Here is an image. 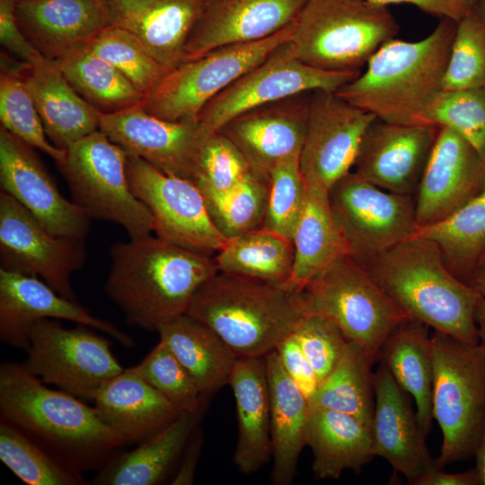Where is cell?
Segmentation results:
<instances>
[{
	"instance_id": "cell-31",
	"label": "cell",
	"mask_w": 485,
	"mask_h": 485,
	"mask_svg": "<svg viewBox=\"0 0 485 485\" xmlns=\"http://www.w3.org/2000/svg\"><path fill=\"white\" fill-rule=\"evenodd\" d=\"M270 401L271 482L291 485L306 445L309 403L285 371L276 350L265 356Z\"/></svg>"
},
{
	"instance_id": "cell-8",
	"label": "cell",
	"mask_w": 485,
	"mask_h": 485,
	"mask_svg": "<svg viewBox=\"0 0 485 485\" xmlns=\"http://www.w3.org/2000/svg\"><path fill=\"white\" fill-rule=\"evenodd\" d=\"M303 293L309 313L331 320L374 363L389 334L410 318L349 254L323 269Z\"/></svg>"
},
{
	"instance_id": "cell-15",
	"label": "cell",
	"mask_w": 485,
	"mask_h": 485,
	"mask_svg": "<svg viewBox=\"0 0 485 485\" xmlns=\"http://www.w3.org/2000/svg\"><path fill=\"white\" fill-rule=\"evenodd\" d=\"M85 260L84 239L54 235L1 190L0 269L37 277L62 296L75 300L71 276Z\"/></svg>"
},
{
	"instance_id": "cell-7",
	"label": "cell",
	"mask_w": 485,
	"mask_h": 485,
	"mask_svg": "<svg viewBox=\"0 0 485 485\" xmlns=\"http://www.w3.org/2000/svg\"><path fill=\"white\" fill-rule=\"evenodd\" d=\"M432 414L442 432L436 465L474 456L485 418V345L433 330Z\"/></svg>"
},
{
	"instance_id": "cell-36",
	"label": "cell",
	"mask_w": 485,
	"mask_h": 485,
	"mask_svg": "<svg viewBox=\"0 0 485 485\" xmlns=\"http://www.w3.org/2000/svg\"><path fill=\"white\" fill-rule=\"evenodd\" d=\"M218 271L287 284L292 275V239L259 227L228 238L215 254Z\"/></svg>"
},
{
	"instance_id": "cell-46",
	"label": "cell",
	"mask_w": 485,
	"mask_h": 485,
	"mask_svg": "<svg viewBox=\"0 0 485 485\" xmlns=\"http://www.w3.org/2000/svg\"><path fill=\"white\" fill-rule=\"evenodd\" d=\"M300 154L281 161L271 172L269 197L261 227L292 239L307 192Z\"/></svg>"
},
{
	"instance_id": "cell-26",
	"label": "cell",
	"mask_w": 485,
	"mask_h": 485,
	"mask_svg": "<svg viewBox=\"0 0 485 485\" xmlns=\"http://www.w3.org/2000/svg\"><path fill=\"white\" fill-rule=\"evenodd\" d=\"M110 25L134 34L168 70L182 61L207 0H106Z\"/></svg>"
},
{
	"instance_id": "cell-25",
	"label": "cell",
	"mask_w": 485,
	"mask_h": 485,
	"mask_svg": "<svg viewBox=\"0 0 485 485\" xmlns=\"http://www.w3.org/2000/svg\"><path fill=\"white\" fill-rule=\"evenodd\" d=\"M18 24L46 58L88 46L110 25L106 0H20Z\"/></svg>"
},
{
	"instance_id": "cell-54",
	"label": "cell",
	"mask_w": 485,
	"mask_h": 485,
	"mask_svg": "<svg viewBox=\"0 0 485 485\" xmlns=\"http://www.w3.org/2000/svg\"><path fill=\"white\" fill-rule=\"evenodd\" d=\"M411 485H480L475 468L462 472H447L434 466L415 478Z\"/></svg>"
},
{
	"instance_id": "cell-41",
	"label": "cell",
	"mask_w": 485,
	"mask_h": 485,
	"mask_svg": "<svg viewBox=\"0 0 485 485\" xmlns=\"http://www.w3.org/2000/svg\"><path fill=\"white\" fill-rule=\"evenodd\" d=\"M1 127L49 157L57 164L66 157V149L53 145L45 131L35 102L26 86L22 72L5 68L0 75Z\"/></svg>"
},
{
	"instance_id": "cell-20",
	"label": "cell",
	"mask_w": 485,
	"mask_h": 485,
	"mask_svg": "<svg viewBox=\"0 0 485 485\" xmlns=\"http://www.w3.org/2000/svg\"><path fill=\"white\" fill-rule=\"evenodd\" d=\"M306 93L250 109L218 130L237 147L257 177L269 181L281 161L300 154L309 114Z\"/></svg>"
},
{
	"instance_id": "cell-53",
	"label": "cell",
	"mask_w": 485,
	"mask_h": 485,
	"mask_svg": "<svg viewBox=\"0 0 485 485\" xmlns=\"http://www.w3.org/2000/svg\"><path fill=\"white\" fill-rule=\"evenodd\" d=\"M202 443L203 433L202 430L198 428L190 436L181 454L178 470L173 475L170 484L191 485L193 483Z\"/></svg>"
},
{
	"instance_id": "cell-38",
	"label": "cell",
	"mask_w": 485,
	"mask_h": 485,
	"mask_svg": "<svg viewBox=\"0 0 485 485\" xmlns=\"http://www.w3.org/2000/svg\"><path fill=\"white\" fill-rule=\"evenodd\" d=\"M53 61L74 89L101 113L116 112L141 101L143 94L131 82L88 46Z\"/></svg>"
},
{
	"instance_id": "cell-55",
	"label": "cell",
	"mask_w": 485,
	"mask_h": 485,
	"mask_svg": "<svg viewBox=\"0 0 485 485\" xmlns=\"http://www.w3.org/2000/svg\"><path fill=\"white\" fill-rule=\"evenodd\" d=\"M474 456L476 459L474 468L478 475L479 484L485 485V418Z\"/></svg>"
},
{
	"instance_id": "cell-56",
	"label": "cell",
	"mask_w": 485,
	"mask_h": 485,
	"mask_svg": "<svg viewBox=\"0 0 485 485\" xmlns=\"http://www.w3.org/2000/svg\"><path fill=\"white\" fill-rule=\"evenodd\" d=\"M467 284L481 295L485 296V254L479 260Z\"/></svg>"
},
{
	"instance_id": "cell-1",
	"label": "cell",
	"mask_w": 485,
	"mask_h": 485,
	"mask_svg": "<svg viewBox=\"0 0 485 485\" xmlns=\"http://www.w3.org/2000/svg\"><path fill=\"white\" fill-rule=\"evenodd\" d=\"M110 257L105 293L128 324L149 331L185 314L198 288L218 272L213 256L152 235L114 242Z\"/></svg>"
},
{
	"instance_id": "cell-51",
	"label": "cell",
	"mask_w": 485,
	"mask_h": 485,
	"mask_svg": "<svg viewBox=\"0 0 485 485\" xmlns=\"http://www.w3.org/2000/svg\"><path fill=\"white\" fill-rule=\"evenodd\" d=\"M276 351L285 371L309 403L319 387V382L312 365L293 334L282 340Z\"/></svg>"
},
{
	"instance_id": "cell-4",
	"label": "cell",
	"mask_w": 485,
	"mask_h": 485,
	"mask_svg": "<svg viewBox=\"0 0 485 485\" xmlns=\"http://www.w3.org/2000/svg\"><path fill=\"white\" fill-rule=\"evenodd\" d=\"M363 266L410 319L461 341L480 342L475 309L481 295L451 272L433 241L411 236Z\"/></svg>"
},
{
	"instance_id": "cell-2",
	"label": "cell",
	"mask_w": 485,
	"mask_h": 485,
	"mask_svg": "<svg viewBox=\"0 0 485 485\" xmlns=\"http://www.w3.org/2000/svg\"><path fill=\"white\" fill-rule=\"evenodd\" d=\"M1 419L12 423L72 469H101L125 445L95 407L48 388L23 364L0 366Z\"/></svg>"
},
{
	"instance_id": "cell-39",
	"label": "cell",
	"mask_w": 485,
	"mask_h": 485,
	"mask_svg": "<svg viewBox=\"0 0 485 485\" xmlns=\"http://www.w3.org/2000/svg\"><path fill=\"white\" fill-rule=\"evenodd\" d=\"M374 364L358 346L347 341L337 365L309 401V408L343 412L371 428L375 400Z\"/></svg>"
},
{
	"instance_id": "cell-30",
	"label": "cell",
	"mask_w": 485,
	"mask_h": 485,
	"mask_svg": "<svg viewBox=\"0 0 485 485\" xmlns=\"http://www.w3.org/2000/svg\"><path fill=\"white\" fill-rule=\"evenodd\" d=\"M22 77L46 134L57 147L66 149L99 129L101 112L74 89L53 60L28 65Z\"/></svg>"
},
{
	"instance_id": "cell-48",
	"label": "cell",
	"mask_w": 485,
	"mask_h": 485,
	"mask_svg": "<svg viewBox=\"0 0 485 485\" xmlns=\"http://www.w3.org/2000/svg\"><path fill=\"white\" fill-rule=\"evenodd\" d=\"M251 172L237 147L216 131L207 138L202 146L194 183L207 201L234 189Z\"/></svg>"
},
{
	"instance_id": "cell-52",
	"label": "cell",
	"mask_w": 485,
	"mask_h": 485,
	"mask_svg": "<svg viewBox=\"0 0 485 485\" xmlns=\"http://www.w3.org/2000/svg\"><path fill=\"white\" fill-rule=\"evenodd\" d=\"M387 6L391 4H410L429 14L448 18L456 22L463 19L480 0H368Z\"/></svg>"
},
{
	"instance_id": "cell-40",
	"label": "cell",
	"mask_w": 485,
	"mask_h": 485,
	"mask_svg": "<svg viewBox=\"0 0 485 485\" xmlns=\"http://www.w3.org/2000/svg\"><path fill=\"white\" fill-rule=\"evenodd\" d=\"M0 459L29 485H82L81 472L72 469L22 429L1 419Z\"/></svg>"
},
{
	"instance_id": "cell-34",
	"label": "cell",
	"mask_w": 485,
	"mask_h": 485,
	"mask_svg": "<svg viewBox=\"0 0 485 485\" xmlns=\"http://www.w3.org/2000/svg\"><path fill=\"white\" fill-rule=\"evenodd\" d=\"M156 331L203 395L211 397L229 384L238 357L208 328L185 313L161 324Z\"/></svg>"
},
{
	"instance_id": "cell-50",
	"label": "cell",
	"mask_w": 485,
	"mask_h": 485,
	"mask_svg": "<svg viewBox=\"0 0 485 485\" xmlns=\"http://www.w3.org/2000/svg\"><path fill=\"white\" fill-rule=\"evenodd\" d=\"M20 0H0V42L10 54L21 62L33 65L44 57L22 33L17 20Z\"/></svg>"
},
{
	"instance_id": "cell-35",
	"label": "cell",
	"mask_w": 485,
	"mask_h": 485,
	"mask_svg": "<svg viewBox=\"0 0 485 485\" xmlns=\"http://www.w3.org/2000/svg\"><path fill=\"white\" fill-rule=\"evenodd\" d=\"M292 241L293 272L286 284L296 290L304 287L337 258L348 254L347 244L332 216L328 191L307 188L305 202Z\"/></svg>"
},
{
	"instance_id": "cell-10",
	"label": "cell",
	"mask_w": 485,
	"mask_h": 485,
	"mask_svg": "<svg viewBox=\"0 0 485 485\" xmlns=\"http://www.w3.org/2000/svg\"><path fill=\"white\" fill-rule=\"evenodd\" d=\"M295 22L261 40L217 48L170 68L139 105L171 121L197 120L204 107L292 38Z\"/></svg>"
},
{
	"instance_id": "cell-11",
	"label": "cell",
	"mask_w": 485,
	"mask_h": 485,
	"mask_svg": "<svg viewBox=\"0 0 485 485\" xmlns=\"http://www.w3.org/2000/svg\"><path fill=\"white\" fill-rule=\"evenodd\" d=\"M26 352L22 364L29 372L85 401H93L101 386L124 370L108 339L88 326L66 328L54 319L33 325Z\"/></svg>"
},
{
	"instance_id": "cell-32",
	"label": "cell",
	"mask_w": 485,
	"mask_h": 485,
	"mask_svg": "<svg viewBox=\"0 0 485 485\" xmlns=\"http://www.w3.org/2000/svg\"><path fill=\"white\" fill-rule=\"evenodd\" d=\"M306 445L316 479H338L345 470L358 472L375 457L371 428L329 409L309 408Z\"/></svg>"
},
{
	"instance_id": "cell-6",
	"label": "cell",
	"mask_w": 485,
	"mask_h": 485,
	"mask_svg": "<svg viewBox=\"0 0 485 485\" xmlns=\"http://www.w3.org/2000/svg\"><path fill=\"white\" fill-rule=\"evenodd\" d=\"M398 30L387 6L368 0H308L288 42L295 56L308 66L354 72Z\"/></svg>"
},
{
	"instance_id": "cell-42",
	"label": "cell",
	"mask_w": 485,
	"mask_h": 485,
	"mask_svg": "<svg viewBox=\"0 0 485 485\" xmlns=\"http://www.w3.org/2000/svg\"><path fill=\"white\" fill-rule=\"evenodd\" d=\"M485 88V0L457 22L443 91Z\"/></svg>"
},
{
	"instance_id": "cell-45",
	"label": "cell",
	"mask_w": 485,
	"mask_h": 485,
	"mask_svg": "<svg viewBox=\"0 0 485 485\" xmlns=\"http://www.w3.org/2000/svg\"><path fill=\"white\" fill-rule=\"evenodd\" d=\"M268 197L269 181L251 172L234 189L206 203L213 222L228 239L261 227Z\"/></svg>"
},
{
	"instance_id": "cell-27",
	"label": "cell",
	"mask_w": 485,
	"mask_h": 485,
	"mask_svg": "<svg viewBox=\"0 0 485 485\" xmlns=\"http://www.w3.org/2000/svg\"><path fill=\"white\" fill-rule=\"evenodd\" d=\"M93 401L101 418L125 445L140 443L181 413L133 366L105 382Z\"/></svg>"
},
{
	"instance_id": "cell-13",
	"label": "cell",
	"mask_w": 485,
	"mask_h": 485,
	"mask_svg": "<svg viewBox=\"0 0 485 485\" xmlns=\"http://www.w3.org/2000/svg\"><path fill=\"white\" fill-rule=\"evenodd\" d=\"M127 174L133 193L151 212L155 236L208 256L224 246L227 238L213 222L194 182L165 173L129 154Z\"/></svg>"
},
{
	"instance_id": "cell-37",
	"label": "cell",
	"mask_w": 485,
	"mask_h": 485,
	"mask_svg": "<svg viewBox=\"0 0 485 485\" xmlns=\"http://www.w3.org/2000/svg\"><path fill=\"white\" fill-rule=\"evenodd\" d=\"M414 235L433 241L451 272L467 283L485 254V187L446 217L418 227Z\"/></svg>"
},
{
	"instance_id": "cell-43",
	"label": "cell",
	"mask_w": 485,
	"mask_h": 485,
	"mask_svg": "<svg viewBox=\"0 0 485 485\" xmlns=\"http://www.w3.org/2000/svg\"><path fill=\"white\" fill-rule=\"evenodd\" d=\"M419 123L453 129L485 160V88L441 90L427 105Z\"/></svg>"
},
{
	"instance_id": "cell-44",
	"label": "cell",
	"mask_w": 485,
	"mask_h": 485,
	"mask_svg": "<svg viewBox=\"0 0 485 485\" xmlns=\"http://www.w3.org/2000/svg\"><path fill=\"white\" fill-rule=\"evenodd\" d=\"M88 47L120 71L142 94L168 71L134 34L118 26L104 29Z\"/></svg>"
},
{
	"instance_id": "cell-12",
	"label": "cell",
	"mask_w": 485,
	"mask_h": 485,
	"mask_svg": "<svg viewBox=\"0 0 485 485\" xmlns=\"http://www.w3.org/2000/svg\"><path fill=\"white\" fill-rule=\"evenodd\" d=\"M328 197L348 254L362 265L418 228L414 196L383 190L352 171L332 185Z\"/></svg>"
},
{
	"instance_id": "cell-24",
	"label": "cell",
	"mask_w": 485,
	"mask_h": 485,
	"mask_svg": "<svg viewBox=\"0 0 485 485\" xmlns=\"http://www.w3.org/2000/svg\"><path fill=\"white\" fill-rule=\"evenodd\" d=\"M375 410L371 424L373 452L384 458L393 473L410 483L436 465L407 393L380 362L374 373Z\"/></svg>"
},
{
	"instance_id": "cell-18",
	"label": "cell",
	"mask_w": 485,
	"mask_h": 485,
	"mask_svg": "<svg viewBox=\"0 0 485 485\" xmlns=\"http://www.w3.org/2000/svg\"><path fill=\"white\" fill-rule=\"evenodd\" d=\"M0 183L48 232L84 239L90 217L58 190L34 148L0 127Z\"/></svg>"
},
{
	"instance_id": "cell-33",
	"label": "cell",
	"mask_w": 485,
	"mask_h": 485,
	"mask_svg": "<svg viewBox=\"0 0 485 485\" xmlns=\"http://www.w3.org/2000/svg\"><path fill=\"white\" fill-rule=\"evenodd\" d=\"M429 327L407 319L386 338L378 359L416 404L419 424L426 435L432 428L433 359Z\"/></svg>"
},
{
	"instance_id": "cell-16",
	"label": "cell",
	"mask_w": 485,
	"mask_h": 485,
	"mask_svg": "<svg viewBox=\"0 0 485 485\" xmlns=\"http://www.w3.org/2000/svg\"><path fill=\"white\" fill-rule=\"evenodd\" d=\"M376 119L333 92H312L299 157L306 187L329 191L351 172L362 138Z\"/></svg>"
},
{
	"instance_id": "cell-22",
	"label": "cell",
	"mask_w": 485,
	"mask_h": 485,
	"mask_svg": "<svg viewBox=\"0 0 485 485\" xmlns=\"http://www.w3.org/2000/svg\"><path fill=\"white\" fill-rule=\"evenodd\" d=\"M45 319L71 321L101 331L125 347L134 346L129 335L39 278L0 269V340L27 351L31 328Z\"/></svg>"
},
{
	"instance_id": "cell-5",
	"label": "cell",
	"mask_w": 485,
	"mask_h": 485,
	"mask_svg": "<svg viewBox=\"0 0 485 485\" xmlns=\"http://www.w3.org/2000/svg\"><path fill=\"white\" fill-rule=\"evenodd\" d=\"M456 27V22L441 18L419 41H386L370 57L366 72L335 93L381 120L420 124V115L442 90Z\"/></svg>"
},
{
	"instance_id": "cell-21",
	"label": "cell",
	"mask_w": 485,
	"mask_h": 485,
	"mask_svg": "<svg viewBox=\"0 0 485 485\" xmlns=\"http://www.w3.org/2000/svg\"><path fill=\"white\" fill-rule=\"evenodd\" d=\"M485 187V160L463 137L440 127L414 195L418 227L442 220Z\"/></svg>"
},
{
	"instance_id": "cell-3",
	"label": "cell",
	"mask_w": 485,
	"mask_h": 485,
	"mask_svg": "<svg viewBox=\"0 0 485 485\" xmlns=\"http://www.w3.org/2000/svg\"><path fill=\"white\" fill-rule=\"evenodd\" d=\"M186 313L239 358L276 350L310 313L303 290L218 271L198 288Z\"/></svg>"
},
{
	"instance_id": "cell-49",
	"label": "cell",
	"mask_w": 485,
	"mask_h": 485,
	"mask_svg": "<svg viewBox=\"0 0 485 485\" xmlns=\"http://www.w3.org/2000/svg\"><path fill=\"white\" fill-rule=\"evenodd\" d=\"M292 334L312 365L320 385L337 365L348 340L331 320L312 313L300 321Z\"/></svg>"
},
{
	"instance_id": "cell-14",
	"label": "cell",
	"mask_w": 485,
	"mask_h": 485,
	"mask_svg": "<svg viewBox=\"0 0 485 485\" xmlns=\"http://www.w3.org/2000/svg\"><path fill=\"white\" fill-rule=\"evenodd\" d=\"M359 75L308 66L295 56L287 41L213 98L198 119L214 133L250 109L309 92L335 93Z\"/></svg>"
},
{
	"instance_id": "cell-28",
	"label": "cell",
	"mask_w": 485,
	"mask_h": 485,
	"mask_svg": "<svg viewBox=\"0 0 485 485\" xmlns=\"http://www.w3.org/2000/svg\"><path fill=\"white\" fill-rule=\"evenodd\" d=\"M236 405L238 436L233 461L251 475L271 456L270 401L265 357H239L229 384Z\"/></svg>"
},
{
	"instance_id": "cell-19",
	"label": "cell",
	"mask_w": 485,
	"mask_h": 485,
	"mask_svg": "<svg viewBox=\"0 0 485 485\" xmlns=\"http://www.w3.org/2000/svg\"><path fill=\"white\" fill-rule=\"evenodd\" d=\"M439 128L376 119L362 138L352 172L387 191L414 196Z\"/></svg>"
},
{
	"instance_id": "cell-29",
	"label": "cell",
	"mask_w": 485,
	"mask_h": 485,
	"mask_svg": "<svg viewBox=\"0 0 485 485\" xmlns=\"http://www.w3.org/2000/svg\"><path fill=\"white\" fill-rule=\"evenodd\" d=\"M208 400L194 411L181 412L166 427L131 451L113 455L92 480L94 485L162 483L181 454L207 410Z\"/></svg>"
},
{
	"instance_id": "cell-9",
	"label": "cell",
	"mask_w": 485,
	"mask_h": 485,
	"mask_svg": "<svg viewBox=\"0 0 485 485\" xmlns=\"http://www.w3.org/2000/svg\"><path fill=\"white\" fill-rule=\"evenodd\" d=\"M66 151L65 160L57 165L72 200L90 218L121 225L130 239L151 235L153 217L130 188L125 149L98 129Z\"/></svg>"
},
{
	"instance_id": "cell-17",
	"label": "cell",
	"mask_w": 485,
	"mask_h": 485,
	"mask_svg": "<svg viewBox=\"0 0 485 485\" xmlns=\"http://www.w3.org/2000/svg\"><path fill=\"white\" fill-rule=\"evenodd\" d=\"M99 129L129 154L162 172L195 182L202 146L212 134L199 121H171L139 104L100 115Z\"/></svg>"
},
{
	"instance_id": "cell-23",
	"label": "cell",
	"mask_w": 485,
	"mask_h": 485,
	"mask_svg": "<svg viewBox=\"0 0 485 485\" xmlns=\"http://www.w3.org/2000/svg\"><path fill=\"white\" fill-rule=\"evenodd\" d=\"M307 1L207 0L186 41L182 60L269 38L295 22Z\"/></svg>"
},
{
	"instance_id": "cell-47",
	"label": "cell",
	"mask_w": 485,
	"mask_h": 485,
	"mask_svg": "<svg viewBox=\"0 0 485 485\" xmlns=\"http://www.w3.org/2000/svg\"><path fill=\"white\" fill-rule=\"evenodd\" d=\"M133 368L181 412L194 411L210 398L202 394L188 371L160 340Z\"/></svg>"
},
{
	"instance_id": "cell-57",
	"label": "cell",
	"mask_w": 485,
	"mask_h": 485,
	"mask_svg": "<svg viewBox=\"0 0 485 485\" xmlns=\"http://www.w3.org/2000/svg\"><path fill=\"white\" fill-rule=\"evenodd\" d=\"M475 322L479 340L485 345V296H481L475 309Z\"/></svg>"
}]
</instances>
